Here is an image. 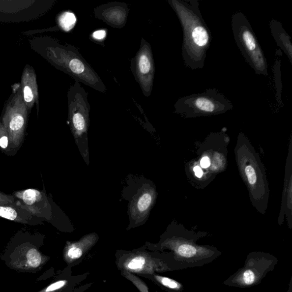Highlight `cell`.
Returning <instances> with one entry per match:
<instances>
[{
  "label": "cell",
  "mask_w": 292,
  "mask_h": 292,
  "mask_svg": "<svg viewBox=\"0 0 292 292\" xmlns=\"http://www.w3.org/2000/svg\"><path fill=\"white\" fill-rule=\"evenodd\" d=\"M146 259L142 256H136L132 258L126 263L127 269L134 272H140L143 270L147 266Z\"/></svg>",
  "instance_id": "15"
},
{
  "label": "cell",
  "mask_w": 292,
  "mask_h": 292,
  "mask_svg": "<svg viewBox=\"0 0 292 292\" xmlns=\"http://www.w3.org/2000/svg\"><path fill=\"white\" fill-rule=\"evenodd\" d=\"M8 138L6 137H2L1 139H0V146L3 148H6L7 146H8Z\"/></svg>",
  "instance_id": "24"
},
{
  "label": "cell",
  "mask_w": 292,
  "mask_h": 292,
  "mask_svg": "<svg viewBox=\"0 0 292 292\" xmlns=\"http://www.w3.org/2000/svg\"><path fill=\"white\" fill-rule=\"evenodd\" d=\"M155 278L164 286L171 288V289H178L180 287V285L175 281L169 279V278L157 276H156Z\"/></svg>",
  "instance_id": "17"
},
{
  "label": "cell",
  "mask_w": 292,
  "mask_h": 292,
  "mask_svg": "<svg viewBox=\"0 0 292 292\" xmlns=\"http://www.w3.org/2000/svg\"><path fill=\"white\" fill-rule=\"evenodd\" d=\"M0 259L10 269L24 273H36L49 261V257L42 254L37 247L9 248Z\"/></svg>",
  "instance_id": "6"
},
{
  "label": "cell",
  "mask_w": 292,
  "mask_h": 292,
  "mask_svg": "<svg viewBox=\"0 0 292 292\" xmlns=\"http://www.w3.org/2000/svg\"><path fill=\"white\" fill-rule=\"evenodd\" d=\"M131 70L146 97L150 96L154 84L155 67L151 46L144 38L140 48L131 59Z\"/></svg>",
  "instance_id": "7"
},
{
  "label": "cell",
  "mask_w": 292,
  "mask_h": 292,
  "mask_svg": "<svg viewBox=\"0 0 292 292\" xmlns=\"http://www.w3.org/2000/svg\"><path fill=\"white\" fill-rule=\"evenodd\" d=\"M231 26L235 42L242 55L258 75L268 76V63L254 30L243 13L234 14Z\"/></svg>",
  "instance_id": "3"
},
{
  "label": "cell",
  "mask_w": 292,
  "mask_h": 292,
  "mask_svg": "<svg viewBox=\"0 0 292 292\" xmlns=\"http://www.w3.org/2000/svg\"><path fill=\"white\" fill-rule=\"evenodd\" d=\"M174 108L175 113L186 117L220 115L233 109V103L216 88L203 93L180 98Z\"/></svg>",
  "instance_id": "5"
},
{
  "label": "cell",
  "mask_w": 292,
  "mask_h": 292,
  "mask_svg": "<svg viewBox=\"0 0 292 292\" xmlns=\"http://www.w3.org/2000/svg\"><path fill=\"white\" fill-rule=\"evenodd\" d=\"M58 21L60 29L64 31L69 32L76 26L77 18L73 13L65 12L58 16Z\"/></svg>",
  "instance_id": "13"
},
{
  "label": "cell",
  "mask_w": 292,
  "mask_h": 292,
  "mask_svg": "<svg viewBox=\"0 0 292 292\" xmlns=\"http://www.w3.org/2000/svg\"><path fill=\"white\" fill-rule=\"evenodd\" d=\"M37 192L33 190H28L24 192L23 199L28 204H32L36 201Z\"/></svg>",
  "instance_id": "19"
},
{
  "label": "cell",
  "mask_w": 292,
  "mask_h": 292,
  "mask_svg": "<svg viewBox=\"0 0 292 292\" xmlns=\"http://www.w3.org/2000/svg\"><path fill=\"white\" fill-rule=\"evenodd\" d=\"M0 216L10 220H14L16 218L17 213L15 210L12 208L0 206Z\"/></svg>",
  "instance_id": "18"
},
{
  "label": "cell",
  "mask_w": 292,
  "mask_h": 292,
  "mask_svg": "<svg viewBox=\"0 0 292 292\" xmlns=\"http://www.w3.org/2000/svg\"><path fill=\"white\" fill-rule=\"evenodd\" d=\"M97 235L91 234L84 237L77 243H72L66 247L64 257L66 261L73 262L80 259L85 252L91 247L97 240Z\"/></svg>",
  "instance_id": "12"
},
{
  "label": "cell",
  "mask_w": 292,
  "mask_h": 292,
  "mask_svg": "<svg viewBox=\"0 0 292 292\" xmlns=\"http://www.w3.org/2000/svg\"><path fill=\"white\" fill-rule=\"evenodd\" d=\"M46 51L49 61L58 69L95 90L106 92L107 88L101 78L76 47L56 44L48 46Z\"/></svg>",
  "instance_id": "2"
},
{
  "label": "cell",
  "mask_w": 292,
  "mask_h": 292,
  "mask_svg": "<svg viewBox=\"0 0 292 292\" xmlns=\"http://www.w3.org/2000/svg\"><path fill=\"white\" fill-rule=\"evenodd\" d=\"M269 27L277 46L283 51L292 64V44L289 34L285 30L282 24L276 20L270 21Z\"/></svg>",
  "instance_id": "11"
},
{
  "label": "cell",
  "mask_w": 292,
  "mask_h": 292,
  "mask_svg": "<svg viewBox=\"0 0 292 292\" xmlns=\"http://www.w3.org/2000/svg\"><path fill=\"white\" fill-rule=\"evenodd\" d=\"M69 122L75 140L84 159L88 158V135L90 106L88 94L80 82L75 80L67 94Z\"/></svg>",
  "instance_id": "4"
},
{
  "label": "cell",
  "mask_w": 292,
  "mask_h": 292,
  "mask_svg": "<svg viewBox=\"0 0 292 292\" xmlns=\"http://www.w3.org/2000/svg\"><path fill=\"white\" fill-rule=\"evenodd\" d=\"M194 171L196 176H197L199 178L202 177V176H203V174H204V173H203V171L200 167H195Z\"/></svg>",
  "instance_id": "25"
},
{
  "label": "cell",
  "mask_w": 292,
  "mask_h": 292,
  "mask_svg": "<svg viewBox=\"0 0 292 292\" xmlns=\"http://www.w3.org/2000/svg\"><path fill=\"white\" fill-rule=\"evenodd\" d=\"M255 279V274L251 270H247L244 273L243 280L245 284L251 285L254 283Z\"/></svg>",
  "instance_id": "22"
},
{
  "label": "cell",
  "mask_w": 292,
  "mask_h": 292,
  "mask_svg": "<svg viewBox=\"0 0 292 292\" xmlns=\"http://www.w3.org/2000/svg\"><path fill=\"white\" fill-rule=\"evenodd\" d=\"M183 29L181 52L185 65L192 70L204 68L212 34L199 9L198 0H169Z\"/></svg>",
  "instance_id": "1"
},
{
  "label": "cell",
  "mask_w": 292,
  "mask_h": 292,
  "mask_svg": "<svg viewBox=\"0 0 292 292\" xmlns=\"http://www.w3.org/2000/svg\"><path fill=\"white\" fill-rule=\"evenodd\" d=\"M129 10L126 3L114 2L97 7L94 12L97 19L110 26L120 29L126 26Z\"/></svg>",
  "instance_id": "8"
},
{
  "label": "cell",
  "mask_w": 292,
  "mask_h": 292,
  "mask_svg": "<svg viewBox=\"0 0 292 292\" xmlns=\"http://www.w3.org/2000/svg\"><path fill=\"white\" fill-rule=\"evenodd\" d=\"M107 36V31L105 29L96 30L92 33L91 38L94 42L101 43L104 41Z\"/></svg>",
  "instance_id": "21"
},
{
  "label": "cell",
  "mask_w": 292,
  "mask_h": 292,
  "mask_svg": "<svg viewBox=\"0 0 292 292\" xmlns=\"http://www.w3.org/2000/svg\"><path fill=\"white\" fill-rule=\"evenodd\" d=\"M245 172L247 176L248 181L251 185H254L257 181V176L255 170L252 166H247L245 167Z\"/></svg>",
  "instance_id": "20"
},
{
  "label": "cell",
  "mask_w": 292,
  "mask_h": 292,
  "mask_svg": "<svg viewBox=\"0 0 292 292\" xmlns=\"http://www.w3.org/2000/svg\"><path fill=\"white\" fill-rule=\"evenodd\" d=\"M156 193L154 188L148 184L142 187L131 203V222L136 224L144 222L154 205Z\"/></svg>",
  "instance_id": "9"
},
{
  "label": "cell",
  "mask_w": 292,
  "mask_h": 292,
  "mask_svg": "<svg viewBox=\"0 0 292 292\" xmlns=\"http://www.w3.org/2000/svg\"><path fill=\"white\" fill-rule=\"evenodd\" d=\"M201 166L203 168H207L210 165V160L208 156H204L201 160Z\"/></svg>",
  "instance_id": "23"
},
{
  "label": "cell",
  "mask_w": 292,
  "mask_h": 292,
  "mask_svg": "<svg viewBox=\"0 0 292 292\" xmlns=\"http://www.w3.org/2000/svg\"><path fill=\"white\" fill-rule=\"evenodd\" d=\"M280 67L281 60L279 58L276 59L275 66L273 67V72L274 74H275L276 100L278 105L283 106L282 98H281L282 97L283 84L281 79V73Z\"/></svg>",
  "instance_id": "14"
},
{
  "label": "cell",
  "mask_w": 292,
  "mask_h": 292,
  "mask_svg": "<svg viewBox=\"0 0 292 292\" xmlns=\"http://www.w3.org/2000/svg\"><path fill=\"white\" fill-rule=\"evenodd\" d=\"M20 87L27 109L33 108L38 97L36 76L33 67L28 65L25 67Z\"/></svg>",
  "instance_id": "10"
},
{
  "label": "cell",
  "mask_w": 292,
  "mask_h": 292,
  "mask_svg": "<svg viewBox=\"0 0 292 292\" xmlns=\"http://www.w3.org/2000/svg\"><path fill=\"white\" fill-rule=\"evenodd\" d=\"M179 254L184 258H191L197 253V249L191 245L183 244L180 245L177 250Z\"/></svg>",
  "instance_id": "16"
}]
</instances>
